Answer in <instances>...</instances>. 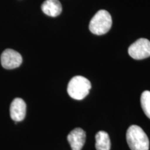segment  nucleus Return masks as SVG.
Here are the masks:
<instances>
[{
    "mask_svg": "<svg viewBox=\"0 0 150 150\" xmlns=\"http://www.w3.org/2000/svg\"><path fill=\"white\" fill-rule=\"evenodd\" d=\"M91 88L90 81L82 76H75L67 85V93L72 99L81 100L88 95Z\"/></svg>",
    "mask_w": 150,
    "mask_h": 150,
    "instance_id": "2",
    "label": "nucleus"
},
{
    "mask_svg": "<svg viewBox=\"0 0 150 150\" xmlns=\"http://www.w3.org/2000/svg\"><path fill=\"white\" fill-rule=\"evenodd\" d=\"M95 148L97 150H110V137L106 131H100L95 135Z\"/></svg>",
    "mask_w": 150,
    "mask_h": 150,
    "instance_id": "9",
    "label": "nucleus"
},
{
    "mask_svg": "<svg viewBox=\"0 0 150 150\" xmlns=\"http://www.w3.org/2000/svg\"><path fill=\"white\" fill-rule=\"evenodd\" d=\"M140 103L146 116L150 119V91H145L142 93Z\"/></svg>",
    "mask_w": 150,
    "mask_h": 150,
    "instance_id": "10",
    "label": "nucleus"
},
{
    "mask_svg": "<svg viewBox=\"0 0 150 150\" xmlns=\"http://www.w3.org/2000/svg\"><path fill=\"white\" fill-rule=\"evenodd\" d=\"M22 57L19 52L12 49H6L1 56V63L4 68L11 70L17 68L22 64Z\"/></svg>",
    "mask_w": 150,
    "mask_h": 150,
    "instance_id": "5",
    "label": "nucleus"
},
{
    "mask_svg": "<svg viewBox=\"0 0 150 150\" xmlns=\"http://www.w3.org/2000/svg\"><path fill=\"white\" fill-rule=\"evenodd\" d=\"M128 53L134 59H147L150 56V41L146 38L138 39L129 47Z\"/></svg>",
    "mask_w": 150,
    "mask_h": 150,
    "instance_id": "4",
    "label": "nucleus"
},
{
    "mask_svg": "<svg viewBox=\"0 0 150 150\" xmlns=\"http://www.w3.org/2000/svg\"><path fill=\"white\" fill-rule=\"evenodd\" d=\"M27 110V105L21 98L13 99L10 106L11 117L15 122H20L24 119Z\"/></svg>",
    "mask_w": 150,
    "mask_h": 150,
    "instance_id": "6",
    "label": "nucleus"
},
{
    "mask_svg": "<svg viewBox=\"0 0 150 150\" xmlns=\"http://www.w3.org/2000/svg\"><path fill=\"white\" fill-rule=\"evenodd\" d=\"M112 26V18L107 11L99 10L89 24V29L93 34L104 35L109 31Z\"/></svg>",
    "mask_w": 150,
    "mask_h": 150,
    "instance_id": "3",
    "label": "nucleus"
},
{
    "mask_svg": "<svg viewBox=\"0 0 150 150\" xmlns=\"http://www.w3.org/2000/svg\"><path fill=\"white\" fill-rule=\"evenodd\" d=\"M72 150H81L86 142V132L81 128H76L67 136Z\"/></svg>",
    "mask_w": 150,
    "mask_h": 150,
    "instance_id": "7",
    "label": "nucleus"
},
{
    "mask_svg": "<svg viewBox=\"0 0 150 150\" xmlns=\"http://www.w3.org/2000/svg\"><path fill=\"white\" fill-rule=\"evenodd\" d=\"M42 12L47 16L56 17L62 12V6L59 0H45L41 6Z\"/></svg>",
    "mask_w": 150,
    "mask_h": 150,
    "instance_id": "8",
    "label": "nucleus"
},
{
    "mask_svg": "<svg viewBox=\"0 0 150 150\" xmlns=\"http://www.w3.org/2000/svg\"><path fill=\"white\" fill-rule=\"evenodd\" d=\"M127 141L131 150H149V138L141 127L131 125L127 131Z\"/></svg>",
    "mask_w": 150,
    "mask_h": 150,
    "instance_id": "1",
    "label": "nucleus"
}]
</instances>
